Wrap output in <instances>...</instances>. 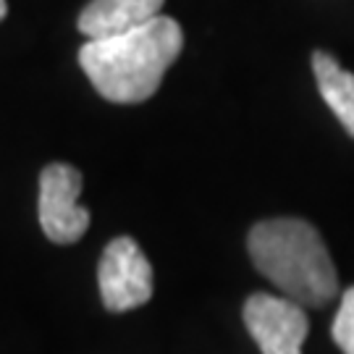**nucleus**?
<instances>
[{
    "label": "nucleus",
    "instance_id": "obj_6",
    "mask_svg": "<svg viewBox=\"0 0 354 354\" xmlns=\"http://www.w3.org/2000/svg\"><path fill=\"white\" fill-rule=\"evenodd\" d=\"M165 0H92L79 13V32L87 39L115 37L160 16Z\"/></svg>",
    "mask_w": 354,
    "mask_h": 354
},
{
    "label": "nucleus",
    "instance_id": "obj_2",
    "mask_svg": "<svg viewBox=\"0 0 354 354\" xmlns=\"http://www.w3.org/2000/svg\"><path fill=\"white\" fill-rule=\"evenodd\" d=\"M247 250L254 268L283 297L302 307H326L339 294V273L328 247L302 218H270L252 226Z\"/></svg>",
    "mask_w": 354,
    "mask_h": 354
},
{
    "label": "nucleus",
    "instance_id": "obj_8",
    "mask_svg": "<svg viewBox=\"0 0 354 354\" xmlns=\"http://www.w3.org/2000/svg\"><path fill=\"white\" fill-rule=\"evenodd\" d=\"M330 336L344 354H354V286L344 291L339 313L330 326Z\"/></svg>",
    "mask_w": 354,
    "mask_h": 354
},
{
    "label": "nucleus",
    "instance_id": "obj_4",
    "mask_svg": "<svg viewBox=\"0 0 354 354\" xmlns=\"http://www.w3.org/2000/svg\"><path fill=\"white\" fill-rule=\"evenodd\" d=\"M84 178L68 163H50L39 176V226L55 244H74L89 228L87 207L76 203Z\"/></svg>",
    "mask_w": 354,
    "mask_h": 354
},
{
    "label": "nucleus",
    "instance_id": "obj_3",
    "mask_svg": "<svg viewBox=\"0 0 354 354\" xmlns=\"http://www.w3.org/2000/svg\"><path fill=\"white\" fill-rule=\"evenodd\" d=\"M97 283H100L102 304L111 313H129L150 302V260L131 236H118L105 247L97 268Z\"/></svg>",
    "mask_w": 354,
    "mask_h": 354
},
{
    "label": "nucleus",
    "instance_id": "obj_7",
    "mask_svg": "<svg viewBox=\"0 0 354 354\" xmlns=\"http://www.w3.org/2000/svg\"><path fill=\"white\" fill-rule=\"evenodd\" d=\"M313 71L326 105L354 140V74L342 68L333 55L323 50L313 53Z\"/></svg>",
    "mask_w": 354,
    "mask_h": 354
},
{
    "label": "nucleus",
    "instance_id": "obj_9",
    "mask_svg": "<svg viewBox=\"0 0 354 354\" xmlns=\"http://www.w3.org/2000/svg\"><path fill=\"white\" fill-rule=\"evenodd\" d=\"M6 13H8V6H6V0H0V21L6 19Z\"/></svg>",
    "mask_w": 354,
    "mask_h": 354
},
{
    "label": "nucleus",
    "instance_id": "obj_5",
    "mask_svg": "<svg viewBox=\"0 0 354 354\" xmlns=\"http://www.w3.org/2000/svg\"><path fill=\"white\" fill-rule=\"evenodd\" d=\"M244 326L263 354H302L310 333L302 304L276 294H252L244 302Z\"/></svg>",
    "mask_w": 354,
    "mask_h": 354
},
{
    "label": "nucleus",
    "instance_id": "obj_1",
    "mask_svg": "<svg viewBox=\"0 0 354 354\" xmlns=\"http://www.w3.org/2000/svg\"><path fill=\"white\" fill-rule=\"evenodd\" d=\"M181 48L184 32L178 21L160 13L124 35L87 39L79 50V64L105 100L134 105L158 92Z\"/></svg>",
    "mask_w": 354,
    "mask_h": 354
}]
</instances>
